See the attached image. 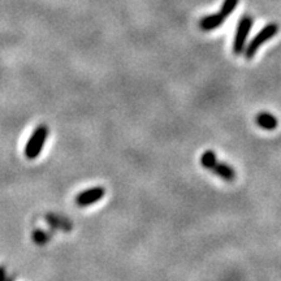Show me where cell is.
Returning <instances> with one entry per match:
<instances>
[{"instance_id":"cell-10","label":"cell","mask_w":281,"mask_h":281,"mask_svg":"<svg viewBox=\"0 0 281 281\" xmlns=\"http://www.w3.org/2000/svg\"><path fill=\"white\" fill-rule=\"evenodd\" d=\"M238 2L240 0H224L223 2V6L222 8H220V15H223L227 19V17H229V16L233 13V11L236 10V7H237Z\"/></svg>"},{"instance_id":"cell-2","label":"cell","mask_w":281,"mask_h":281,"mask_svg":"<svg viewBox=\"0 0 281 281\" xmlns=\"http://www.w3.org/2000/svg\"><path fill=\"white\" fill-rule=\"evenodd\" d=\"M47 137H48V128H47V125H38L35 130L33 131L31 137L29 138L28 144H26L25 155L28 159H35V158L39 156L41 151L43 150Z\"/></svg>"},{"instance_id":"cell-7","label":"cell","mask_w":281,"mask_h":281,"mask_svg":"<svg viewBox=\"0 0 281 281\" xmlns=\"http://www.w3.org/2000/svg\"><path fill=\"white\" fill-rule=\"evenodd\" d=\"M255 122L264 130H273L277 128V119L269 112H259L255 117Z\"/></svg>"},{"instance_id":"cell-5","label":"cell","mask_w":281,"mask_h":281,"mask_svg":"<svg viewBox=\"0 0 281 281\" xmlns=\"http://www.w3.org/2000/svg\"><path fill=\"white\" fill-rule=\"evenodd\" d=\"M211 171H213L216 176H219L222 180H224V181L227 182L234 181V178H236V172H234V169L232 168L229 164H227V163L219 162V160L214 164Z\"/></svg>"},{"instance_id":"cell-4","label":"cell","mask_w":281,"mask_h":281,"mask_svg":"<svg viewBox=\"0 0 281 281\" xmlns=\"http://www.w3.org/2000/svg\"><path fill=\"white\" fill-rule=\"evenodd\" d=\"M106 195V189L102 186H95L84 190L76 197V204L80 207H88L90 204L99 202Z\"/></svg>"},{"instance_id":"cell-9","label":"cell","mask_w":281,"mask_h":281,"mask_svg":"<svg viewBox=\"0 0 281 281\" xmlns=\"http://www.w3.org/2000/svg\"><path fill=\"white\" fill-rule=\"evenodd\" d=\"M216 162H218L216 154L211 150L204 151V153L202 154V156H200V164L203 166V168L209 169V171H211V168H213Z\"/></svg>"},{"instance_id":"cell-3","label":"cell","mask_w":281,"mask_h":281,"mask_svg":"<svg viewBox=\"0 0 281 281\" xmlns=\"http://www.w3.org/2000/svg\"><path fill=\"white\" fill-rule=\"evenodd\" d=\"M253 24L254 20L253 17H250V16H244V17L240 20V22H238L237 31H236L233 42V51L236 55H240V53L244 52L245 46H246L247 35H249L250 30L253 28Z\"/></svg>"},{"instance_id":"cell-8","label":"cell","mask_w":281,"mask_h":281,"mask_svg":"<svg viewBox=\"0 0 281 281\" xmlns=\"http://www.w3.org/2000/svg\"><path fill=\"white\" fill-rule=\"evenodd\" d=\"M47 222H48V224H50L51 227L60 229V231L69 232L72 229V224H71L66 219L60 218V216L57 215H48L47 216Z\"/></svg>"},{"instance_id":"cell-11","label":"cell","mask_w":281,"mask_h":281,"mask_svg":"<svg viewBox=\"0 0 281 281\" xmlns=\"http://www.w3.org/2000/svg\"><path fill=\"white\" fill-rule=\"evenodd\" d=\"M33 238H34L35 244L44 245L50 241V234L47 233V232L42 231V229H37V231H34V233H33Z\"/></svg>"},{"instance_id":"cell-12","label":"cell","mask_w":281,"mask_h":281,"mask_svg":"<svg viewBox=\"0 0 281 281\" xmlns=\"http://www.w3.org/2000/svg\"><path fill=\"white\" fill-rule=\"evenodd\" d=\"M7 280V272L6 267L0 265V281H6Z\"/></svg>"},{"instance_id":"cell-13","label":"cell","mask_w":281,"mask_h":281,"mask_svg":"<svg viewBox=\"0 0 281 281\" xmlns=\"http://www.w3.org/2000/svg\"><path fill=\"white\" fill-rule=\"evenodd\" d=\"M6 281H12V280H11V278H7V280H6Z\"/></svg>"},{"instance_id":"cell-6","label":"cell","mask_w":281,"mask_h":281,"mask_svg":"<svg viewBox=\"0 0 281 281\" xmlns=\"http://www.w3.org/2000/svg\"><path fill=\"white\" fill-rule=\"evenodd\" d=\"M225 17L220 13H214V15H208L206 17H203L199 22V26L202 30L204 31H211L214 29L219 28L224 24Z\"/></svg>"},{"instance_id":"cell-1","label":"cell","mask_w":281,"mask_h":281,"mask_svg":"<svg viewBox=\"0 0 281 281\" xmlns=\"http://www.w3.org/2000/svg\"><path fill=\"white\" fill-rule=\"evenodd\" d=\"M278 31V25L277 24H268V25H265L262 30L255 35V37L249 42V44L246 46V48L244 50L245 53V57L247 60H251L254 56H255V53L258 52L260 47L265 43L267 41L272 39V38L275 37L277 34Z\"/></svg>"}]
</instances>
